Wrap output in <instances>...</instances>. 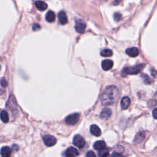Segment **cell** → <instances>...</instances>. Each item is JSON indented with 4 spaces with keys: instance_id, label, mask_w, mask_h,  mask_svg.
<instances>
[{
    "instance_id": "6da1fadb",
    "label": "cell",
    "mask_w": 157,
    "mask_h": 157,
    "mask_svg": "<svg viewBox=\"0 0 157 157\" xmlns=\"http://www.w3.org/2000/svg\"><path fill=\"white\" fill-rule=\"evenodd\" d=\"M120 92L115 85H109L103 91L101 96V101L103 105L109 106L116 103L118 99Z\"/></svg>"
},
{
    "instance_id": "7a4b0ae2",
    "label": "cell",
    "mask_w": 157,
    "mask_h": 157,
    "mask_svg": "<svg viewBox=\"0 0 157 157\" xmlns=\"http://www.w3.org/2000/svg\"><path fill=\"white\" fill-rule=\"evenodd\" d=\"M144 67H145V65L144 63L139 64V65H135L133 66L126 67L122 71V76H126V75L137 74L139 73Z\"/></svg>"
},
{
    "instance_id": "3957f363",
    "label": "cell",
    "mask_w": 157,
    "mask_h": 157,
    "mask_svg": "<svg viewBox=\"0 0 157 157\" xmlns=\"http://www.w3.org/2000/svg\"><path fill=\"white\" fill-rule=\"evenodd\" d=\"M80 114L78 113H72L67 116L65 118V122L68 125H76L79 120Z\"/></svg>"
},
{
    "instance_id": "277c9868",
    "label": "cell",
    "mask_w": 157,
    "mask_h": 157,
    "mask_svg": "<svg viewBox=\"0 0 157 157\" xmlns=\"http://www.w3.org/2000/svg\"><path fill=\"white\" fill-rule=\"evenodd\" d=\"M86 28V24L81 19H76L75 21V30L78 33H83Z\"/></svg>"
},
{
    "instance_id": "5b68a950",
    "label": "cell",
    "mask_w": 157,
    "mask_h": 157,
    "mask_svg": "<svg viewBox=\"0 0 157 157\" xmlns=\"http://www.w3.org/2000/svg\"><path fill=\"white\" fill-rule=\"evenodd\" d=\"M42 139H43L44 143L47 147L54 146L56 143V138L51 135H46Z\"/></svg>"
},
{
    "instance_id": "8992f818",
    "label": "cell",
    "mask_w": 157,
    "mask_h": 157,
    "mask_svg": "<svg viewBox=\"0 0 157 157\" xmlns=\"http://www.w3.org/2000/svg\"><path fill=\"white\" fill-rule=\"evenodd\" d=\"M73 144L76 147L82 148L85 146V142L81 135L76 134L73 138Z\"/></svg>"
},
{
    "instance_id": "52a82bcc",
    "label": "cell",
    "mask_w": 157,
    "mask_h": 157,
    "mask_svg": "<svg viewBox=\"0 0 157 157\" xmlns=\"http://www.w3.org/2000/svg\"><path fill=\"white\" fill-rule=\"evenodd\" d=\"M78 154H79V153H78L77 150L73 147L68 148L65 152V155L66 157H76L78 156Z\"/></svg>"
},
{
    "instance_id": "ba28073f",
    "label": "cell",
    "mask_w": 157,
    "mask_h": 157,
    "mask_svg": "<svg viewBox=\"0 0 157 157\" xmlns=\"http://www.w3.org/2000/svg\"><path fill=\"white\" fill-rule=\"evenodd\" d=\"M58 17H59V22H60V24H61V25H65L68 22V17H67L65 11H60L59 13Z\"/></svg>"
},
{
    "instance_id": "9c48e42d",
    "label": "cell",
    "mask_w": 157,
    "mask_h": 157,
    "mask_svg": "<svg viewBox=\"0 0 157 157\" xmlns=\"http://www.w3.org/2000/svg\"><path fill=\"white\" fill-rule=\"evenodd\" d=\"M126 54L131 57H136L139 55V51L137 47H134L127 49L126 50Z\"/></svg>"
},
{
    "instance_id": "30bf717a",
    "label": "cell",
    "mask_w": 157,
    "mask_h": 157,
    "mask_svg": "<svg viewBox=\"0 0 157 157\" xmlns=\"http://www.w3.org/2000/svg\"><path fill=\"white\" fill-rule=\"evenodd\" d=\"M113 61L111 60H103L101 63V66L104 71L110 70L113 67Z\"/></svg>"
},
{
    "instance_id": "8fae6325",
    "label": "cell",
    "mask_w": 157,
    "mask_h": 157,
    "mask_svg": "<svg viewBox=\"0 0 157 157\" xmlns=\"http://www.w3.org/2000/svg\"><path fill=\"white\" fill-rule=\"evenodd\" d=\"M106 144L105 143V142L103 141H98L95 142V144L93 145V147L96 151H101L102 150L106 148Z\"/></svg>"
},
{
    "instance_id": "7c38bea8",
    "label": "cell",
    "mask_w": 157,
    "mask_h": 157,
    "mask_svg": "<svg viewBox=\"0 0 157 157\" xmlns=\"http://www.w3.org/2000/svg\"><path fill=\"white\" fill-rule=\"evenodd\" d=\"M90 132L93 135H94L97 137L100 136L101 134V131L100 128H99L96 125H92L90 126Z\"/></svg>"
},
{
    "instance_id": "4fadbf2b",
    "label": "cell",
    "mask_w": 157,
    "mask_h": 157,
    "mask_svg": "<svg viewBox=\"0 0 157 157\" xmlns=\"http://www.w3.org/2000/svg\"><path fill=\"white\" fill-rule=\"evenodd\" d=\"M111 115H112L111 110L109 108H105L101 112L100 117L103 119L107 120L111 117Z\"/></svg>"
},
{
    "instance_id": "5bb4252c",
    "label": "cell",
    "mask_w": 157,
    "mask_h": 157,
    "mask_svg": "<svg viewBox=\"0 0 157 157\" xmlns=\"http://www.w3.org/2000/svg\"><path fill=\"white\" fill-rule=\"evenodd\" d=\"M35 6L36 8L40 11H44L47 9V4L44 1H37L35 2Z\"/></svg>"
},
{
    "instance_id": "9a60e30c",
    "label": "cell",
    "mask_w": 157,
    "mask_h": 157,
    "mask_svg": "<svg viewBox=\"0 0 157 157\" xmlns=\"http://www.w3.org/2000/svg\"><path fill=\"white\" fill-rule=\"evenodd\" d=\"M130 103V99L127 96H125L122 99V100H121V107H122L123 109H126L128 107H129Z\"/></svg>"
},
{
    "instance_id": "2e32d148",
    "label": "cell",
    "mask_w": 157,
    "mask_h": 157,
    "mask_svg": "<svg viewBox=\"0 0 157 157\" xmlns=\"http://www.w3.org/2000/svg\"><path fill=\"white\" fill-rule=\"evenodd\" d=\"M46 20L49 23L54 22L55 20V14L52 11H49L46 15Z\"/></svg>"
},
{
    "instance_id": "e0dca14e",
    "label": "cell",
    "mask_w": 157,
    "mask_h": 157,
    "mask_svg": "<svg viewBox=\"0 0 157 157\" xmlns=\"http://www.w3.org/2000/svg\"><path fill=\"white\" fill-rule=\"evenodd\" d=\"M11 149L9 147H3L1 150V155L2 157H9L11 155Z\"/></svg>"
},
{
    "instance_id": "ac0fdd59",
    "label": "cell",
    "mask_w": 157,
    "mask_h": 157,
    "mask_svg": "<svg viewBox=\"0 0 157 157\" xmlns=\"http://www.w3.org/2000/svg\"><path fill=\"white\" fill-rule=\"evenodd\" d=\"M1 119L4 123H8L9 122V115L6 111H2L1 112Z\"/></svg>"
},
{
    "instance_id": "d6986e66",
    "label": "cell",
    "mask_w": 157,
    "mask_h": 157,
    "mask_svg": "<svg viewBox=\"0 0 157 157\" xmlns=\"http://www.w3.org/2000/svg\"><path fill=\"white\" fill-rule=\"evenodd\" d=\"M113 55V52L111 51V49H106L103 50L101 52V55L104 57H110L112 56Z\"/></svg>"
},
{
    "instance_id": "ffe728a7",
    "label": "cell",
    "mask_w": 157,
    "mask_h": 157,
    "mask_svg": "<svg viewBox=\"0 0 157 157\" xmlns=\"http://www.w3.org/2000/svg\"><path fill=\"white\" fill-rule=\"evenodd\" d=\"M145 138V134L144 132H139V133H138V134L136 135V136L135 138V141L138 142V143H139V142H142V141L144 140Z\"/></svg>"
},
{
    "instance_id": "44dd1931",
    "label": "cell",
    "mask_w": 157,
    "mask_h": 157,
    "mask_svg": "<svg viewBox=\"0 0 157 157\" xmlns=\"http://www.w3.org/2000/svg\"><path fill=\"white\" fill-rule=\"evenodd\" d=\"M109 153V150L108 148H104L102 151H99L98 155L99 157H108Z\"/></svg>"
},
{
    "instance_id": "7402d4cb",
    "label": "cell",
    "mask_w": 157,
    "mask_h": 157,
    "mask_svg": "<svg viewBox=\"0 0 157 157\" xmlns=\"http://www.w3.org/2000/svg\"><path fill=\"white\" fill-rule=\"evenodd\" d=\"M113 18L116 22H119V21L121 20V19H122V15H121V14L120 13L116 12L114 14Z\"/></svg>"
},
{
    "instance_id": "603a6c76",
    "label": "cell",
    "mask_w": 157,
    "mask_h": 157,
    "mask_svg": "<svg viewBox=\"0 0 157 157\" xmlns=\"http://www.w3.org/2000/svg\"><path fill=\"white\" fill-rule=\"evenodd\" d=\"M141 77H142V78H143V80L144 81L145 83H151V80H150V78L148 77V76L146 74H142L141 76Z\"/></svg>"
},
{
    "instance_id": "cb8c5ba5",
    "label": "cell",
    "mask_w": 157,
    "mask_h": 157,
    "mask_svg": "<svg viewBox=\"0 0 157 157\" xmlns=\"http://www.w3.org/2000/svg\"><path fill=\"white\" fill-rule=\"evenodd\" d=\"M86 157H96V156L93 151H88L86 154Z\"/></svg>"
},
{
    "instance_id": "d4e9b609",
    "label": "cell",
    "mask_w": 157,
    "mask_h": 157,
    "mask_svg": "<svg viewBox=\"0 0 157 157\" xmlns=\"http://www.w3.org/2000/svg\"><path fill=\"white\" fill-rule=\"evenodd\" d=\"M112 157H124V156L118 152H114L112 155Z\"/></svg>"
},
{
    "instance_id": "484cf974",
    "label": "cell",
    "mask_w": 157,
    "mask_h": 157,
    "mask_svg": "<svg viewBox=\"0 0 157 157\" xmlns=\"http://www.w3.org/2000/svg\"><path fill=\"white\" fill-rule=\"evenodd\" d=\"M40 28H41V26L39 24H34L33 26V30L34 31H38V30H39L40 29Z\"/></svg>"
},
{
    "instance_id": "4316f807",
    "label": "cell",
    "mask_w": 157,
    "mask_h": 157,
    "mask_svg": "<svg viewBox=\"0 0 157 157\" xmlns=\"http://www.w3.org/2000/svg\"><path fill=\"white\" fill-rule=\"evenodd\" d=\"M1 86L3 87H6L7 86H8V82H7V81L5 79H4V78H3V79L1 80Z\"/></svg>"
},
{
    "instance_id": "83f0119b",
    "label": "cell",
    "mask_w": 157,
    "mask_h": 157,
    "mask_svg": "<svg viewBox=\"0 0 157 157\" xmlns=\"http://www.w3.org/2000/svg\"><path fill=\"white\" fill-rule=\"evenodd\" d=\"M152 114H153V118H155V119H157V108H155L153 109Z\"/></svg>"
}]
</instances>
